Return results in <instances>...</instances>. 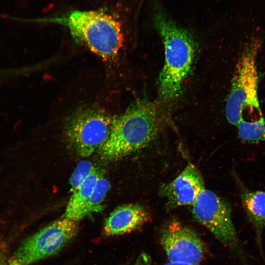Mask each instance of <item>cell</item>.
<instances>
[{
  "instance_id": "cell-1",
  "label": "cell",
  "mask_w": 265,
  "mask_h": 265,
  "mask_svg": "<svg viewBox=\"0 0 265 265\" xmlns=\"http://www.w3.org/2000/svg\"><path fill=\"white\" fill-rule=\"evenodd\" d=\"M166 120L157 104L145 98L134 101L115 116L108 139L98 150L100 156L118 160L145 147L161 132Z\"/></svg>"
},
{
  "instance_id": "cell-2",
  "label": "cell",
  "mask_w": 265,
  "mask_h": 265,
  "mask_svg": "<svg viewBox=\"0 0 265 265\" xmlns=\"http://www.w3.org/2000/svg\"><path fill=\"white\" fill-rule=\"evenodd\" d=\"M154 23L164 47V64L158 81L159 96L162 102L172 103L180 96L191 68L196 44L190 33L163 11L155 13Z\"/></svg>"
},
{
  "instance_id": "cell-3",
  "label": "cell",
  "mask_w": 265,
  "mask_h": 265,
  "mask_svg": "<svg viewBox=\"0 0 265 265\" xmlns=\"http://www.w3.org/2000/svg\"><path fill=\"white\" fill-rule=\"evenodd\" d=\"M24 21L61 25L78 42L106 61L114 59L124 43L121 21L102 10H74L58 17Z\"/></svg>"
},
{
  "instance_id": "cell-4",
  "label": "cell",
  "mask_w": 265,
  "mask_h": 265,
  "mask_svg": "<svg viewBox=\"0 0 265 265\" xmlns=\"http://www.w3.org/2000/svg\"><path fill=\"white\" fill-rule=\"evenodd\" d=\"M260 46L259 41H251L246 46L237 64L225 107L227 120L235 126L243 118L246 108L261 112L258 94L257 57Z\"/></svg>"
},
{
  "instance_id": "cell-5",
  "label": "cell",
  "mask_w": 265,
  "mask_h": 265,
  "mask_svg": "<svg viewBox=\"0 0 265 265\" xmlns=\"http://www.w3.org/2000/svg\"><path fill=\"white\" fill-rule=\"evenodd\" d=\"M78 222L61 217L27 237L16 249L8 265H31L58 253L77 235Z\"/></svg>"
},
{
  "instance_id": "cell-6",
  "label": "cell",
  "mask_w": 265,
  "mask_h": 265,
  "mask_svg": "<svg viewBox=\"0 0 265 265\" xmlns=\"http://www.w3.org/2000/svg\"><path fill=\"white\" fill-rule=\"evenodd\" d=\"M114 117L95 106L82 107L71 114L65 132L80 156L88 157L103 146L109 136Z\"/></svg>"
},
{
  "instance_id": "cell-7",
  "label": "cell",
  "mask_w": 265,
  "mask_h": 265,
  "mask_svg": "<svg viewBox=\"0 0 265 265\" xmlns=\"http://www.w3.org/2000/svg\"><path fill=\"white\" fill-rule=\"evenodd\" d=\"M191 207L196 219L220 242L236 252L244 261L243 253L232 219L231 205L205 188Z\"/></svg>"
},
{
  "instance_id": "cell-8",
  "label": "cell",
  "mask_w": 265,
  "mask_h": 265,
  "mask_svg": "<svg viewBox=\"0 0 265 265\" xmlns=\"http://www.w3.org/2000/svg\"><path fill=\"white\" fill-rule=\"evenodd\" d=\"M160 239L169 261L198 265L204 259L203 241L194 231L177 219L165 223Z\"/></svg>"
},
{
  "instance_id": "cell-9",
  "label": "cell",
  "mask_w": 265,
  "mask_h": 265,
  "mask_svg": "<svg viewBox=\"0 0 265 265\" xmlns=\"http://www.w3.org/2000/svg\"><path fill=\"white\" fill-rule=\"evenodd\" d=\"M205 188L200 172L189 163L174 180L161 185L159 194L166 198V209L170 211L181 206H191Z\"/></svg>"
},
{
  "instance_id": "cell-10",
  "label": "cell",
  "mask_w": 265,
  "mask_h": 265,
  "mask_svg": "<svg viewBox=\"0 0 265 265\" xmlns=\"http://www.w3.org/2000/svg\"><path fill=\"white\" fill-rule=\"evenodd\" d=\"M150 218L149 212L138 204L117 207L105 219L104 232L107 236L130 233L142 226Z\"/></svg>"
},
{
  "instance_id": "cell-11",
  "label": "cell",
  "mask_w": 265,
  "mask_h": 265,
  "mask_svg": "<svg viewBox=\"0 0 265 265\" xmlns=\"http://www.w3.org/2000/svg\"><path fill=\"white\" fill-rule=\"evenodd\" d=\"M234 176L239 190L242 207L255 230L257 241L261 246L262 234L265 228V191L250 190L235 174Z\"/></svg>"
},
{
  "instance_id": "cell-12",
  "label": "cell",
  "mask_w": 265,
  "mask_h": 265,
  "mask_svg": "<svg viewBox=\"0 0 265 265\" xmlns=\"http://www.w3.org/2000/svg\"><path fill=\"white\" fill-rule=\"evenodd\" d=\"M103 175V171L96 167L77 189L72 192L62 217L74 221L77 214L91 196L99 178Z\"/></svg>"
},
{
  "instance_id": "cell-13",
  "label": "cell",
  "mask_w": 265,
  "mask_h": 265,
  "mask_svg": "<svg viewBox=\"0 0 265 265\" xmlns=\"http://www.w3.org/2000/svg\"><path fill=\"white\" fill-rule=\"evenodd\" d=\"M110 187L109 181L102 175L99 179L91 196L77 214L74 221L78 222L94 212H100L105 207L103 202Z\"/></svg>"
},
{
  "instance_id": "cell-14",
  "label": "cell",
  "mask_w": 265,
  "mask_h": 265,
  "mask_svg": "<svg viewBox=\"0 0 265 265\" xmlns=\"http://www.w3.org/2000/svg\"><path fill=\"white\" fill-rule=\"evenodd\" d=\"M236 126L238 135L243 141L250 143L265 142V121L264 116L250 121L242 118Z\"/></svg>"
},
{
  "instance_id": "cell-15",
  "label": "cell",
  "mask_w": 265,
  "mask_h": 265,
  "mask_svg": "<svg viewBox=\"0 0 265 265\" xmlns=\"http://www.w3.org/2000/svg\"><path fill=\"white\" fill-rule=\"evenodd\" d=\"M96 167L92 162L87 160L78 162L69 180L70 192L72 193L77 189Z\"/></svg>"
},
{
  "instance_id": "cell-16",
  "label": "cell",
  "mask_w": 265,
  "mask_h": 265,
  "mask_svg": "<svg viewBox=\"0 0 265 265\" xmlns=\"http://www.w3.org/2000/svg\"><path fill=\"white\" fill-rule=\"evenodd\" d=\"M152 262L151 257L145 252H141L133 265H150Z\"/></svg>"
},
{
  "instance_id": "cell-17",
  "label": "cell",
  "mask_w": 265,
  "mask_h": 265,
  "mask_svg": "<svg viewBox=\"0 0 265 265\" xmlns=\"http://www.w3.org/2000/svg\"><path fill=\"white\" fill-rule=\"evenodd\" d=\"M164 265H194L190 264L181 263V262H174L169 261L166 263Z\"/></svg>"
},
{
  "instance_id": "cell-18",
  "label": "cell",
  "mask_w": 265,
  "mask_h": 265,
  "mask_svg": "<svg viewBox=\"0 0 265 265\" xmlns=\"http://www.w3.org/2000/svg\"><path fill=\"white\" fill-rule=\"evenodd\" d=\"M0 265H8V262L7 263H6L3 257H2L0 255Z\"/></svg>"
}]
</instances>
